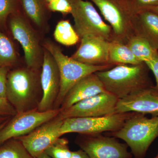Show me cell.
Listing matches in <instances>:
<instances>
[{"label":"cell","mask_w":158,"mask_h":158,"mask_svg":"<svg viewBox=\"0 0 158 158\" xmlns=\"http://www.w3.org/2000/svg\"><path fill=\"white\" fill-rule=\"evenodd\" d=\"M9 19L11 34L22 47L26 65L33 69L40 70L43 61L44 48L38 31L21 10L11 14Z\"/></svg>","instance_id":"obj_5"},{"label":"cell","mask_w":158,"mask_h":158,"mask_svg":"<svg viewBox=\"0 0 158 158\" xmlns=\"http://www.w3.org/2000/svg\"><path fill=\"white\" fill-rule=\"evenodd\" d=\"M55 40L65 46H72L79 42L80 38L69 21L62 20L57 24L54 32Z\"/></svg>","instance_id":"obj_21"},{"label":"cell","mask_w":158,"mask_h":158,"mask_svg":"<svg viewBox=\"0 0 158 158\" xmlns=\"http://www.w3.org/2000/svg\"><path fill=\"white\" fill-rule=\"evenodd\" d=\"M9 118V119H10ZM8 119V120H6V121L2 123H0V131L6 125L7 123L8 122V121H9V119Z\"/></svg>","instance_id":"obj_35"},{"label":"cell","mask_w":158,"mask_h":158,"mask_svg":"<svg viewBox=\"0 0 158 158\" xmlns=\"http://www.w3.org/2000/svg\"><path fill=\"white\" fill-rule=\"evenodd\" d=\"M40 84L42 95L37 106V110L44 112L53 109L60 90V73L54 57L44 48Z\"/></svg>","instance_id":"obj_12"},{"label":"cell","mask_w":158,"mask_h":158,"mask_svg":"<svg viewBox=\"0 0 158 158\" xmlns=\"http://www.w3.org/2000/svg\"><path fill=\"white\" fill-rule=\"evenodd\" d=\"M11 117H3V116H0V123L4 122L6 121L9 118H11Z\"/></svg>","instance_id":"obj_34"},{"label":"cell","mask_w":158,"mask_h":158,"mask_svg":"<svg viewBox=\"0 0 158 158\" xmlns=\"http://www.w3.org/2000/svg\"><path fill=\"white\" fill-rule=\"evenodd\" d=\"M126 44L135 56L142 62L152 59L158 52L146 40L136 35L132 36Z\"/></svg>","instance_id":"obj_20"},{"label":"cell","mask_w":158,"mask_h":158,"mask_svg":"<svg viewBox=\"0 0 158 158\" xmlns=\"http://www.w3.org/2000/svg\"><path fill=\"white\" fill-rule=\"evenodd\" d=\"M118 99L109 92H103L60 110L57 117L63 119L74 117H102L116 113Z\"/></svg>","instance_id":"obj_11"},{"label":"cell","mask_w":158,"mask_h":158,"mask_svg":"<svg viewBox=\"0 0 158 158\" xmlns=\"http://www.w3.org/2000/svg\"><path fill=\"white\" fill-rule=\"evenodd\" d=\"M81 41L78 48L71 58L88 65H113L109 58L110 41L94 35L84 36Z\"/></svg>","instance_id":"obj_14"},{"label":"cell","mask_w":158,"mask_h":158,"mask_svg":"<svg viewBox=\"0 0 158 158\" xmlns=\"http://www.w3.org/2000/svg\"><path fill=\"white\" fill-rule=\"evenodd\" d=\"M69 1L74 22V28L80 39L86 35H94L109 41L113 40L112 28L103 20L93 3L88 0Z\"/></svg>","instance_id":"obj_6"},{"label":"cell","mask_w":158,"mask_h":158,"mask_svg":"<svg viewBox=\"0 0 158 158\" xmlns=\"http://www.w3.org/2000/svg\"><path fill=\"white\" fill-rule=\"evenodd\" d=\"M67 139L59 138L49 146L46 153L52 158H70L72 151L69 149Z\"/></svg>","instance_id":"obj_24"},{"label":"cell","mask_w":158,"mask_h":158,"mask_svg":"<svg viewBox=\"0 0 158 158\" xmlns=\"http://www.w3.org/2000/svg\"><path fill=\"white\" fill-rule=\"evenodd\" d=\"M150 69L145 62L138 65L121 64L95 73L107 92L118 99L153 86Z\"/></svg>","instance_id":"obj_1"},{"label":"cell","mask_w":158,"mask_h":158,"mask_svg":"<svg viewBox=\"0 0 158 158\" xmlns=\"http://www.w3.org/2000/svg\"><path fill=\"white\" fill-rule=\"evenodd\" d=\"M17 113L14 107L7 98L0 97V116L12 117Z\"/></svg>","instance_id":"obj_28"},{"label":"cell","mask_w":158,"mask_h":158,"mask_svg":"<svg viewBox=\"0 0 158 158\" xmlns=\"http://www.w3.org/2000/svg\"><path fill=\"white\" fill-rule=\"evenodd\" d=\"M48 7L50 11L60 12L63 15L71 14L72 11L69 0H55L48 3Z\"/></svg>","instance_id":"obj_26"},{"label":"cell","mask_w":158,"mask_h":158,"mask_svg":"<svg viewBox=\"0 0 158 158\" xmlns=\"http://www.w3.org/2000/svg\"><path fill=\"white\" fill-rule=\"evenodd\" d=\"M18 61L14 44L9 37L0 31V67H10Z\"/></svg>","instance_id":"obj_22"},{"label":"cell","mask_w":158,"mask_h":158,"mask_svg":"<svg viewBox=\"0 0 158 158\" xmlns=\"http://www.w3.org/2000/svg\"><path fill=\"white\" fill-rule=\"evenodd\" d=\"M76 144L90 158H132L126 143H122L117 138L102 134H79Z\"/></svg>","instance_id":"obj_10"},{"label":"cell","mask_w":158,"mask_h":158,"mask_svg":"<svg viewBox=\"0 0 158 158\" xmlns=\"http://www.w3.org/2000/svg\"><path fill=\"white\" fill-rule=\"evenodd\" d=\"M0 158H34L21 141L12 138L0 145Z\"/></svg>","instance_id":"obj_23"},{"label":"cell","mask_w":158,"mask_h":158,"mask_svg":"<svg viewBox=\"0 0 158 158\" xmlns=\"http://www.w3.org/2000/svg\"><path fill=\"white\" fill-rule=\"evenodd\" d=\"M21 11L35 29L45 32L51 12L45 0H19Z\"/></svg>","instance_id":"obj_18"},{"label":"cell","mask_w":158,"mask_h":158,"mask_svg":"<svg viewBox=\"0 0 158 158\" xmlns=\"http://www.w3.org/2000/svg\"><path fill=\"white\" fill-rule=\"evenodd\" d=\"M145 63L154 75L156 84L154 87L158 91V52L152 59L145 62Z\"/></svg>","instance_id":"obj_30"},{"label":"cell","mask_w":158,"mask_h":158,"mask_svg":"<svg viewBox=\"0 0 158 158\" xmlns=\"http://www.w3.org/2000/svg\"><path fill=\"white\" fill-rule=\"evenodd\" d=\"M153 158H158V151L155 157H154Z\"/></svg>","instance_id":"obj_37"},{"label":"cell","mask_w":158,"mask_h":158,"mask_svg":"<svg viewBox=\"0 0 158 158\" xmlns=\"http://www.w3.org/2000/svg\"><path fill=\"white\" fill-rule=\"evenodd\" d=\"M145 9H148V10H151V11H154V12L158 15V6L149 7V8Z\"/></svg>","instance_id":"obj_32"},{"label":"cell","mask_w":158,"mask_h":158,"mask_svg":"<svg viewBox=\"0 0 158 158\" xmlns=\"http://www.w3.org/2000/svg\"><path fill=\"white\" fill-rule=\"evenodd\" d=\"M109 58L114 66L121 64L138 65L142 63L138 60L125 44L112 40L109 43Z\"/></svg>","instance_id":"obj_19"},{"label":"cell","mask_w":158,"mask_h":158,"mask_svg":"<svg viewBox=\"0 0 158 158\" xmlns=\"http://www.w3.org/2000/svg\"><path fill=\"white\" fill-rule=\"evenodd\" d=\"M132 24L134 35L144 39L158 51V15L143 9L134 14Z\"/></svg>","instance_id":"obj_17"},{"label":"cell","mask_w":158,"mask_h":158,"mask_svg":"<svg viewBox=\"0 0 158 158\" xmlns=\"http://www.w3.org/2000/svg\"><path fill=\"white\" fill-rule=\"evenodd\" d=\"M106 91L96 73L90 74L81 79L71 88L65 95L59 109H67L81 101Z\"/></svg>","instance_id":"obj_16"},{"label":"cell","mask_w":158,"mask_h":158,"mask_svg":"<svg viewBox=\"0 0 158 158\" xmlns=\"http://www.w3.org/2000/svg\"><path fill=\"white\" fill-rule=\"evenodd\" d=\"M9 67H0V97L6 98V82Z\"/></svg>","instance_id":"obj_29"},{"label":"cell","mask_w":158,"mask_h":158,"mask_svg":"<svg viewBox=\"0 0 158 158\" xmlns=\"http://www.w3.org/2000/svg\"><path fill=\"white\" fill-rule=\"evenodd\" d=\"M37 158H52L51 157L46 153L45 152H43Z\"/></svg>","instance_id":"obj_33"},{"label":"cell","mask_w":158,"mask_h":158,"mask_svg":"<svg viewBox=\"0 0 158 158\" xmlns=\"http://www.w3.org/2000/svg\"><path fill=\"white\" fill-rule=\"evenodd\" d=\"M48 3L51 2H53V1H55V0H45Z\"/></svg>","instance_id":"obj_36"},{"label":"cell","mask_w":158,"mask_h":158,"mask_svg":"<svg viewBox=\"0 0 158 158\" xmlns=\"http://www.w3.org/2000/svg\"><path fill=\"white\" fill-rule=\"evenodd\" d=\"M20 10L19 0H0V25H5L9 16Z\"/></svg>","instance_id":"obj_25"},{"label":"cell","mask_w":158,"mask_h":158,"mask_svg":"<svg viewBox=\"0 0 158 158\" xmlns=\"http://www.w3.org/2000/svg\"><path fill=\"white\" fill-rule=\"evenodd\" d=\"M70 158H90L88 155L81 149L72 151Z\"/></svg>","instance_id":"obj_31"},{"label":"cell","mask_w":158,"mask_h":158,"mask_svg":"<svg viewBox=\"0 0 158 158\" xmlns=\"http://www.w3.org/2000/svg\"><path fill=\"white\" fill-rule=\"evenodd\" d=\"M135 113H116L102 117L65 118L63 120L60 133L62 136L71 133L91 135L116 131L119 129L126 120Z\"/></svg>","instance_id":"obj_8"},{"label":"cell","mask_w":158,"mask_h":158,"mask_svg":"<svg viewBox=\"0 0 158 158\" xmlns=\"http://www.w3.org/2000/svg\"><path fill=\"white\" fill-rule=\"evenodd\" d=\"M39 71L27 65L9 70L6 82V98L17 113L37 108L42 90Z\"/></svg>","instance_id":"obj_2"},{"label":"cell","mask_w":158,"mask_h":158,"mask_svg":"<svg viewBox=\"0 0 158 158\" xmlns=\"http://www.w3.org/2000/svg\"><path fill=\"white\" fill-rule=\"evenodd\" d=\"M43 45L54 57L60 73V90L54 104L55 109L60 108L68 91L81 79L90 74L108 70L115 66L90 65L79 62L63 54L59 46L50 40H45Z\"/></svg>","instance_id":"obj_4"},{"label":"cell","mask_w":158,"mask_h":158,"mask_svg":"<svg viewBox=\"0 0 158 158\" xmlns=\"http://www.w3.org/2000/svg\"><path fill=\"white\" fill-rule=\"evenodd\" d=\"M127 2L134 14L143 9L158 6V0H127Z\"/></svg>","instance_id":"obj_27"},{"label":"cell","mask_w":158,"mask_h":158,"mask_svg":"<svg viewBox=\"0 0 158 158\" xmlns=\"http://www.w3.org/2000/svg\"><path fill=\"white\" fill-rule=\"evenodd\" d=\"M135 113L119 129L106 135L121 139L131 150L134 158H144L148 148L158 137V116L149 118Z\"/></svg>","instance_id":"obj_3"},{"label":"cell","mask_w":158,"mask_h":158,"mask_svg":"<svg viewBox=\"0 0 158 158\" xmlns=\"http://www.w3.org/2000/svg\"><path fill=\"white\" fill-rule=\"evenodd\" d=\"M60 109L40 112L37 108L17 113L0 131V145L6 141L28 135L37 127L55 118Z\"/></svg>","instance_id":"obj_9"},{"label":"cell","mask_w":158,"mask_h":158,"mask_svg":"<svg viewBox=\"0 0 158 158\" xmlns=\"http://www.w3.org/2000/svg\"><path fill=\"white\" fill-rule=\"evenodd\" d=\"M95 5L109 23L113 40L126 44L134 35L132 21L134 14L127 0H88Z\"/></svg>","instance_id":"obj_7"},{"label":"cell","mask_w":158,"mask_h":158,"mask_svg":"<svg viewBox=\"0 0 158 158\" xmlns=\"http://www.w3.org/2000/svg\"><path fill=\"white\" fill-rule=\"evenodd\" d=\"M116 113L134 112L158 116V91L153 86L118 100Z\"/></svg>","instance_id":"obj_15"},{"label":"cell","mask_w":158,"mask_h":158,"mask_svg":"<svg viewBox=\"0 0 158 158\" xmlns=\"http://www.w3.org/2000/svg\"><path fill=\"white\" fill-rule=\"evenodd\" d=\"M62 123L63 120L56 116L28 135L15 138L19 139L31 155L37 158L62 136L60 130Z\"/></svg>","instance_id":"obj_13"}]
</instances>
